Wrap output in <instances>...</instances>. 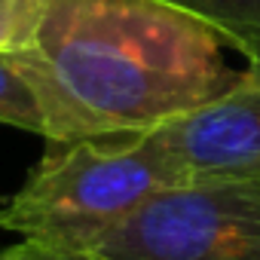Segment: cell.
I'll return each mask as SVG.
<instances>
[{
  "label": "cell",
  "instance_id": "8",
  "mask_svg": "<svg viewBox=\"0 0 260 260\" xmlns=\"http://www.w3.org/2000/svg\"><path fill=\"white\" fill-rule=\"evenodd\" d=\"M0 260H92V254L55 248V245L37 242V239H22L19 245L0 248Z\"/></svg>",
  "mask_w": 260,
  "mask_h": 260
},
{
  "label": "cell",
  "instance_id": "5",
  "mask_svg": "<svg viewBox=\"0 0 260 260\" xmlns=\"http://www.w3.org/2000/svg\"><path fill=\"white\" fill-rule=\"evenodd\" d=\"M208 28L245 58V71L260 77V0H162Z\"/></svg>",
  "mask_w": 260,
  "mask_h": 260
},
{
  "label": "cell",
  "instance_id": "6",
  "mask_svg": "<svg viewBox=\"0 0 260 260\" xmlns=\"http://www.w3.org/2000/svg\"><path fill=\"white\" fill-rule=\"evenodd\" d=\"M0 125H13L43 138L40 98L16 52H0Z\"/></svg>",
  "mask_w": 260,
  "mask_h": 260
},
{
  "label": "cell",
  "instance_id": "4",
  "mask_svg": "<svg viewBox=\"0 0 260 260\" xmlns=\"http://www.w3.org/2000/svg\"><path fill=\"white\" fill-rule=\"evenodd\" d=\"M184 184L260 175V77L147 128Z\"/></svg>",
  "mask_w": 260,
  "mask_h": 260
},
{
  "label": "cell",
  "instance_id": "1",
  "mask_svg": "<svg viewBox=\"0 0 260 260\" xmlns=\"http://www.w3.org/2000/svg\"><path fill=\"white\" fill-rule=\"evenodd\" d=\"M223 37L162 0H46L16 52L43 110V141L162 125L242 83Z\"/></svg>",
  "mask_w": 260,
  "mask_h": 260
},
{
  "label": "cell",
  "instance_id": "3",
  "mask_svg": "<svg viewBox=\"0 0 260 260\" xmlns=\"http://www.w3.org/2000/svg\"><path fill=\"white\" fill-rule=\"evenodd\" d=\"M89 254L92 260H260V175L169 187Z\"/></svg>",
  "mask_w": 260,
  "mask_h": 260
},
{
  "label": "cell",
  "instance_id": "2",
  "mask_svg": "<svg viewBox=\"0 0 260 260\" xmlns=\"http://www.w3.org/2000/svg\"><path fill=\"white\" fill-rule=\"evenodd\" d=\"M181 184L178 169L147 128L46 141L25 184L0 202V226L89 254L150 196Z\"/></svg>",
  "mask_w": 260,
  "mask_h": 260
},
{
  "label": "cell",
  "instance_id": "7",
  "mask_svg": "<svg viewBox=\"0 0 260 260\" xmlns=\"http://www.w3.org/2000/svg\"><path fill=\"white\" fill-rule=\"evenodd\" d=\"M46 16V0H0V52L34 46Z\"/></svg>",
  "mask_w": 260,
  "mask_h": 260
}]
</instances>
